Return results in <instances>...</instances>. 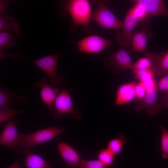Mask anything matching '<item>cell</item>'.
<instances>
[{
  "label": "cell",
  "instance_id": "6da1fadb",
  "mask_svg": "<svg viewBox=\"0 0 168 168\" xmlns=\"http://www.w3.org/2000/svg\"><path fill=\"white\" fill-rule=\"evenodd\" d=\"M90 2L87 0H68L58 2L60 14L65 16L68 13L74 26L84 27L86 33H89L92 29L90 26L92 12Z\"/></svg>",
  "mask_w": 168,
  "mask_h": 168
},
{
  "label": "cell",
  "instance_id": "7a4b0ae2",
  "mask_svg": "<svg viewBox=\"0 0 168 168\" xmlns=\"http://www.w3.org/2000/svg\"><path fill=\"white\" fill-rule=\"evenodd\" d=\"M63 128L56 126L41 129L32 133L19 134L14 150L16 153L25 154L38 144L50 141L64 131Z\"/></svg>",
  "mask_w": 168,
  "mask_h": 168
},
{
  "label": "cell",
  "instance_id": "3957f363",
  "mask_svg": "<svg viewBox=\"0 0 168 168\" xmlns=\"http://www.w3.org/2000/svg\"><path fill=\"white\" fill-rule=\"evenodd\" d=\"M143 82L147 89L146 95L142 100L135 103L134 110L138 113L146 110L147 114L151 116L159 114L162 107L157 101L158 91L155 77Z\"/></svg>",
  "mask_w": 168,
  "mask_h": 168
},
{
  "label": "cell",
  "instance_id": "277c9868",
  "mask_svg": "<svg viewBox=\"0 0 168 168\" xmlns=\"http://www.w3.org/2000/svg\"><path fill=\"white\" fill-rule=\"evenodd\" d=\"M91 3L96 5L92 13L91 19L101 27L109 29H121L123 22L118 18L109 9L105 1H91Z\"/></svg>",
  "mask_w": 168,
  "mask_h": 168
},
{
  "label": "cell",
  "instance_id": "5b68a950",
  "mask_svg": "<svg viewBox=\"0 0 168 168\" xmlns=\"http://www.w3.org/2000/svg\"><path fill=\"white\" fill-rule=\"evenodd\" d=\"M59 51L55 53L43 56L34 60H28L42 70L50 81L53 86L56 87L59 84L63 86L66 84V80L63 77L59 76L57 73Z\"/></svg>",
  "mask_w": 168,
  "mask_h": 168
},
{
  "label": "cell",
  "instance_id": "8992f818",
  "mask_svg": "<svg viewBox=\"0 0 168 168\" xmlns=\"http://www.w3.org/2000/svg\"><path fill=\"white\" fill-rule=\"evenodd\" d=\"M72 89L63 88L58 94L54 105L53 114L56 119H58L60 115L70 114L76 119L81 117V112L74 109L71 96Z\"/></svg>",
  "mask_w": 168,
  "mask_h": 168
},
{
  "label": "cell",
  "instance_id": "52a82bcc",
  "mask_svg": "<svg viewBox=\"0 0 168 168\" xmlns=\"http://www.w3.org/2000/svg\"><path fill=\"white\" fill-rule=\"evenodd\" d=\"M107 67L115 73L119 74L125 72L127 70L133 71L134 63L125 48L122 47L104 59Z\"/></svg>",
  "mask_w": 168,
  "mask_h": 168
},
{
  "label": "cell",
  "instance_id": "ba28073f",
  "mask_svg": "<svg viewBox=\"0 0 168 168\" xmlns=\"http://www.w3.org/2000/svg\"><path fill=\"white\" fill-rule=\"evenodd\" d=\"M76 43L79 52L96 54L105 49L110 47L113 42L111 40L100 36L91 35L81 40Z\"/></svg>",
  "mask_w": 168,
  "mask_h": 168
},
{
  "label": "cell",
  "instance_id": "9c48e42d",
  "mask_svg": "<svg viewBox=\"0 0 168 168\" xmlns=\"http://www.w3.org/2000/svg\"><path fill=\"white\" fill-rule=\"evenodd\" d=\"M141 29L134 30L131 41L130 51L145 52L147 40L152 36L151 26L148 21L139 23Z\"/></svg>",
  "mask_w": 168,
  "mask_h": 168
},
{
  "label": "cell",
  "instance_id": "30bf717a",
  "mask_svg": "<svg viewBox=\"0 0 168 168\" xmlns=\"http://www.w3.org/2000/svg\"><path fill=\"white\" fill-rule=\"evenodd\" d=\"M123 22L122 31L117 33L115 39L122 47L128 48L130 46L134 28L138 23L133 12L131 7L127 12Z\"/></svg>",
  "mask_w": 168,
  "mask_h": 168
},
{
  "label": "cell",
  "instance_id": "8fae6325",
  "mask_svg": "<svg viewBox=\"0 0 168 168\" xmlns=\"http://www.w3.org/2000/svg\"><path fill=\"white\" fill-rule=\"evenodd\" d=\"M21 123L17 120L10 119L7 120L0 136V145L14 150L19 134L17 126Z\"/></svg>",
  "mask_w": 168,
  "mask_h": 168
},
{
  "label": "cell",
  "instance_id": "7c38bea8",
  "mask_svg": "<svg viewBox=\"0 0 168 168\" xmlns=\"http://www.w3.org/2000/svg\"><path fill=\"white\" fill-rule=\"evenodd\" d=\"M40 89V97L42 101L49 106V111L52 113L54 111V105L57 96L60 91V88H54L48 84L47 79L43 78L36 83Z\"/></svg>",
  "mask_w": 168,
  "mask_h": 168
},
{
  "label": "cell",
  "instance_id": "4fadbf2b",
  "mask_svg": "<svg viewBox=\"0 0 168 168\" xmlns=\"http://www.w3.org/2000/svg\"><path fill=\"white\" fill-rule=\"evenodd\" d=\"M135 81L122 84L117 88L115 93V105L118 106L130 103L135 99Z\"/></svg>",
  "mask_w": 168,
  "mask_h": 168
},
{
  "label": "cell",
  "instance_id": "5bb4252c",
  "mask_svg": "<svg viewBox=\"0 0 168 168\" xmlns=\"http://www.w3.org/2000/svg\"><path fill=\"white\" fill-rule=\"evenodd\" d=\"M134 4L142 5L147 13L148 19L157 15L168 16V10L162 0H134L130 1Z\"/></svg>",
  "mask_w": 168,
  "mask_h": 168
},
{
  "label": "cell",
  "instance_id": "9a60e30c",
  "mask_svg": "<svg viewBox=\"0 0 168 168\" xmlns=\"http://www.w3.org/2000/svg\"><path fill=\"white\" fill-rule=\"evenodd\" d=\"M58 152L66 165L72 168H79L82 160L77 152L66 143L60 142L57 145Z\"/></svg>",
  "mask_w": 168,
  "mask_h": 168
},
{
  "label": "cell",
  "instance_id": "2e32d148",
  "mask_svg": "<svg viewBox=\"0 0 168 168\" xmlns=\"http://www.w3.org/2000/svg\"><path fill=\"white\" fill-rule=\"evenodd\" d=\"M25 155L23 164L26 168H55L54 161L48 162L30 150Z\"/></svg>",
  "mask_w": 168,
  "mask_h": 168
},
{
  "label": "cell",
  "instance_id": "e0dca14e",
  "mask_svg": "<svg viewBox=\"0 0 168 168\" xmlns=\"http://www.w3.org/2000/svg\"><path fill=\"white\" fill-rule=\"evenodd\" d=\"M152 69L158 77L168 74V50L156 55Z\"/></svg>",
  "mask_w": 168,
  "mask_h": 168
},
{
  "label": "cell",
  "instance_id": "ac0fdd59",
  "mask_svg": "<svg viewBox=\"0 0 168 168\" xmlns=\"http://www.w3.org/2000/svg\"><path fill=\"white\" fill-rule=\"evenodd\" d=\"M16 35L12 32L2 31L0 32V58L2 61L7 55L3 52L5 48L9 49L16 44Z\"/></svg>",
  "mask_w": 168,
  "mask_h": 168
},
{
  "label": "cell",
  "instance_id": "d6986e66",
  "mask_svg": "<svg viewBox=\"0 0 168 168\" xmlns=\"http://www.w3.org/2000/svg\"><path fill=\"white\" fill-rule=\"evenodd\" d=\"M20 26L19 23L15 21L13 16L10 17L7 12L0 13V31L4 30L12 32L19 36L21 35Z\"/></svg>",
  "mask_w": 168,
  "mask_h": 168
},
{
  "label": "cell",
  "instance_id": "ffe728a7",
  "mask_svg": "<svg viewBox=\"0 0 168 168\" xmlns=\"http://www.w3.org/2000/svg\"><path fill=\"white\" fill-rule=\"evenodd\" d=\"M26 96L18 97L11 91L4 88H0V109L10 107V105L15 102L27 101Z\"/></svg>",
  "mask_w": 168,
  "mask_h": 168
},
{
  "label": "cell",
  "instance_id": "44dd1931",
  "mask_svg": "<svg viewBox=\"0 0 168 168\" xmlns=\"http://www.w3.org/2000/svg\"><path fill=\"white\" fill-rule=\"evenodd\" d=\"M126 142L127 138L125 137L119 135L117 138L112 139L108 142L106 148L115 155L122 151Z\"/></svg>",
  "mask_w": 168,
  "mask_h": 168
},
{
  "label": "cell",
  "instance_id": "7402d4cb",
  "mask_svg": "<svg viewBox=\"0 0 168 168\" xmlns=\"http://www.w3.org/2000/svg\"><path fill=\"white\" fill-rule=\"evenodd\" d=\"M156 55V54L146 53L145 54V57L139 58L134 63L133 71L144 68L152 69L154 60Z\"/></svg>",
  "mask_w": 168,
  "mask_h": 168
},
{
  "label": "cell",
  "instance_id": "603a6c76",
  "mask_svg": "<svg viewBox=\"0 0 168 168\" xmlns=\"http://www.w3.org/2000/svg\"><path fill=\"white\" fill-rule=\"evenodd\" d=\"M161 154L164 159H168V130L163 124L160 127Z\"/></svg>",
  "mask_w": 168,
  "mask_h": 168
},
{
  "label": "cell",
  "instance_id": "cb8c5ba5",
  "mask_svg": "<svg viewBox=\"0 0 168 168\" xmlns=\"http://www.w3.org/2000/svg\"><path fill=\"white\" fill-rule=\"evenodd\" d=\"M135 77L139 81L146 82L154 77L155 73L151 68H144L133 71Z\"/></svg>",
  "mask_w": 168,
  "mask_h": 168
},
{
  "label": "cell",
  "instance_id": "d4e9b609",
  "mask_svg": "<svg viewBox=\"0 0 168 168\" xmlns=\"http://www.w3.org/2000/svg\"><path fill=\"white\" fill-rule=\"evenodd\" d=\"M114 156L115 155L106 148L101 150L99 152L97 158L98 160L110 167L114 161Z\"/></svg>",
  "mask_w": 168,
  "mask_h": 168
},
{
  "label": "cell",
  "instance_id": "484cf974",
  "mask_svg": "<svg viewBox=\"0 0 168 168\" xmlns=\"http://www.w3.org/2000/svg\"><path fill=\"white\" fill-rule=\"evenodd\" d=\"M131 8L133 12L138 21V23L147 21L148 18L147 15L142 5L134 4Z\"/></svg>",
  "mask_w": 168,
  "mask_h": 168
},
{
  "label": "cell",
  "instance_id": "4316f807",
  "mask_svg": "<svg viewBox=\"0 0 168 168\" xmlns=\"http://www.w3.org/2000/svg\"><path fill=\"white\" fill-rule=\"evenodd\" d=\"M24 112L22 110L12 109L10 107L0 109V123L10 119L15 115L21 114Z\"/></svg>",
  "mask_w": 168,
  "mask_h": 168
},
{
  "label": "cell",
  "instance_id": "83f0119b",
  "mask_svg": "<svg viewBox=\"0 0 168 168\" xmlns=\"http://www.w3.org/2000/svg\"><path fill=\"white\" fill-rule=\"evenodd\" d=\"M79 168H110L101 161L97 160H82Z\"/></svg>",
  "mask_w": 168,
  "mask_h": 168
},
{
  "label": "cell",
  "instance_id": "f1b7e54d",
  "mask_svg": "<svg viewBox=\"0 0 168 168\" xmlns=\"http://www.w3.org/2000/svg\"><path fill=\"white\" fill-rule=\"evenodd\" d=\"M147 89L144 83L139 81L137 83L135 87V103L142 100L145 97Z\"/></svg>",
  "mask_w": 168,
  "mask_h": 168
},
{
  "label": "cell",
  "instance_id": "f546056e",
  "mask_svg": "<svg viewBox=\"0 0 168 168\" xmlns=\"http://www.w3.org/2000/svg\"><path fill=\"white\" fill-rule=\"evenodd\" d=\"M157 91L166 93L168 92V74L165 75L156 81Z\"/></svg>",
  "mask_w": 168,
  "mask_h": 168
},
{
  "label": "cell",
  "instance_id": "4dcf8cb0",
  "mask_svg": "<svg viewBox=\"0 0 168 168\" xmlns=\"http://www.w3.org/2000/svg\"><path fill=\"white\" fill-rule=\"evenodd\" d=\"M10 2H11L10 1L0 0V13L6 12L7 7Z\"/></svg>",
  "mask_w": 168,
  "mask_h": 168
},
{
  "label": "cell",
  "instance_id": "1f68e13d",
  "mask_svg": "<svg viewBox=\"0 0 168 168\" xmlns=\"http://www.w3.org/2000/svg\"><path fill=\"white\" fill-rule=\"evenodd\" d=\"M162 101L160 103L162 107L168 108V92L161 97Z\"/></svg>",
  "mask_w": 168,
  "mask_h": 168
},
{
  "label": "cell",
  "instance_id": "d6a6232c",
  "mask_svg": "<svg viewBox=\"0 0 168 168\" xmlns=\"http://www.w3.org/2000/svg\"><path fill=\"white\" fill-rule=\"evenodd\" d=\"M23 165V163L18 159H16L7 168H21Z\"/></svg>",
  "mask_w": 168,
  "mask_h": 168
}]
</instances>
